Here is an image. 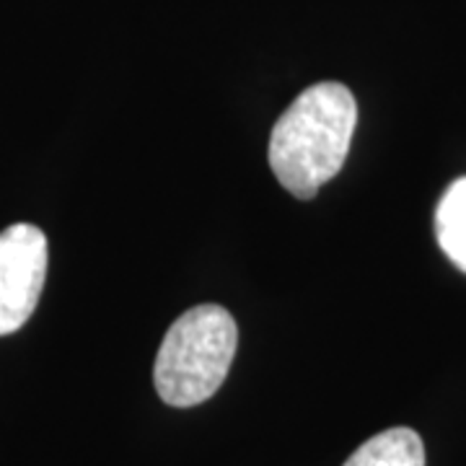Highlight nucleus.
I'll use <instances>...</instances> for the list:
<instances>
[{
	"label": "nucleus",
	"mask_w": 466,
	"mask_h": 466,
	"mask_svg": "<svg viewBox=\"0 0 466 466\" xmlns=\"http://www.w3.org/2000/svg\"><path fill=\"white\" fill-rule=\"evenodd\" d=\"M358 125V104L348 86L317 84L296 96L269 135V167L275 179L311 200L339 174Z\"/></svg>",
	"instance_id": "1"
},
{
	"label": "nucleus",
	"mask_w": 466,
	"mask_h": 466,
	"mask_svg": "<svg viewBox=\"0 0 466 466\" xmlns=\"http://www.w3.org/2000/svg\"><path fill=\"white\" fill-rule=\"evenodd\" d=\"M238 345L233 317L216 303L189 309L168 327L156 355L153 381L171 407H195L223 386Z\"/></svg>",
	"instance_id": "2"
},
{
	"label": "nucleus",
	"mask_w": 466,
	"mask_h": 466,
	"mask_svg": "<svg viewBox=\"0 0 466 466\" xmlns=\"http://www.w3.org/2000/svg\"><path fill=\"white\" fill-rule=\"evenodd\" d=\"M45 278L47 236L32 223H16L0 233V337L32 319Z\"/></svg>",
	"instance_id": "3"
},
{
	"label": "nucleus",
	"mask_w": 466,
	"mask_h": 466,
	"mask_svg": "<svg viewBox=\"0 0 466 466\" xmlns=\"http://www.w3.org/2000/svg\"><path fill=\"white\" fill-rule=\"evenodd\" d=\"M342 466H425V446L412 428H389L366 441Z\"/></svg>",
	"instance_id": "4"
},
{
	"label": "nucleus",
	"mask_w": 466,
	"mask_h": 466,
	"mask_svg": "<svg viewBox=\"0 0 466 466\" xmlns=\"http://www.w3.org/2000/svg\"><path fill=\"white\" fill-rule=\"evenodd\" d=\"M435 236L443 254L466 272V177L451 184L438 202Z\"/></svg>",
	"instance_id": "5"
}]
</instances>
